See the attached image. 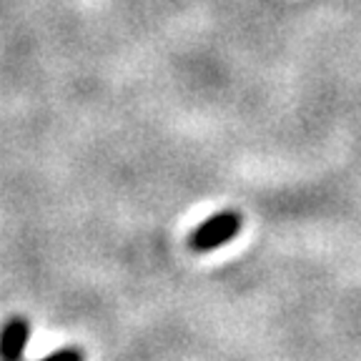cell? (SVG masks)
<instances>
[{
	"instance_id": "1",
	"label": "cell",
	"mask_w": 361,
	"mask_h": 361,
	"mask_svg": "<svg viewBox=\"0 0 361 361\" xmlns=\"http://www.w3.org/2000/svg\"><path fill=\"white\" fill-rule=\"evenodd\" d=\"M241 231V216L233 211H221V214L211 216L206 224H201L196 231L191 233V248L193 251H214V248L224 246L231 241L236 233Z\"/></svg>"
},
{
	"instance_id": "2",
	"label": "cell",
	"mask_w": 361,
	"mask_h": 361,
	"mask_svg": "<svg viewBox=\"0 0 361 361\" xmlns=\"http://www.w3.org/2000/svg\"><path fill=\"white\" fill-rule=\"evenodd\" d=\"M30 338V326L25 319H11L0 329V356L6 361H16L25 354Z\"/></svg>"
},
{
	"instance_id": "3",
	"label": "cell",
	"mask_w": 361,
	"mask_h": 361,
	"mask_svg": "<svg viewBox=\"0 0 361 361\" xmlns=\"http://www.w3.org/2000/svg\"><path fill=\"white\" fill-rule=\"evenodd\" d=\"M61 356H73V359H80V351L78 349H61V351H53L51 359H61Z\"/></svg>"
}]
</instances>
